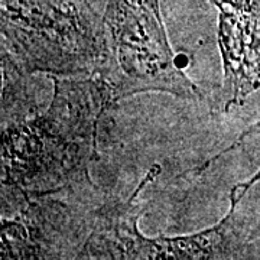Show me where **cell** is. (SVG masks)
<instances>
[{"mask_svg":"<svg viewBox=\"0 0 260 260\" xmlns=\"http://www.w3.org/2000/svg\"><path fill=\"white\" fill-rule=\"evenodd\" d=\"M54 81L48 112L3 135L5 182L29 192L52 191L88 174L100 116L114 102L97 77L70 80L54 75Z\"/></svg>","mask_w":260,"mask_h":260,"instance_id":"6da1fadb","label":"cell"},{"mask_svg":"<svg viewBox=\"0 0 260 260\" xmlns=\"http://www.w3.org/2000/svg\"><path fill=\"white\" fill-rule=\"evenodd\" d=\"M3 64L18 73L95 75L106 56L103 19L87 0H0Z\"/></svg>","mask_w":260,"mask_h":260,"instance_id":"7a4b0ae2","label":"cell"},{"mask_svg":"<svg viewBox=\"0 0 260 260\" xmlns=\"http://www.w3.org/2000/svg\"><path fill=\"white\" fill-rule=\"evenodd\" d=\"M103 30L106 56L94 77L114 100L149 91L179 99L200 95L168 42L159 0H109Z\"/></svg>","mask_w":260,"mask_h":260,"instance_id":"3957f363","label":"cell"},{"mask_svg":"<svg viewBox=\"0 0 260 260\" xmlns=\"http://www.w3.org/2000/svg\"><path fill=\"white\" fill-rule=\"evenodd\" d=\"M220 12L225 112L260 87V0H211Z\"/></svg>","mask_w":260,"mask_h":260,"instance_id":"277c9868","label":"cell"},{"mask_svg":"<svg viewBox=\"0 0 260 260\" xmlns=\"http://www.w3.org/2000/svg\"><path fill=\"white\" fill-rule=\"evenodd\" d=\"M253 130L254 132H260V120L256 123V124H253Z\"/></svg>","mask_w":260,"mask_h":260,"instance_id":"5b68a950","label":"cell"}]
</instances>
